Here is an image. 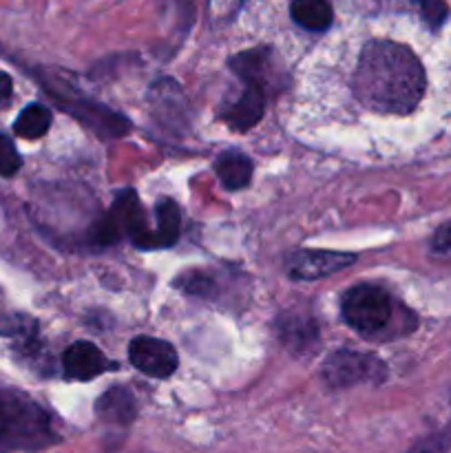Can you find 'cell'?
<instances>
[{
	"label": "cell",
	"mask_w": 451,
	"mask_h": 453,
	"mask_svg": "<svg viewBox=\"0 0 451 453\" xmlns=\"http://www.w3.org/2000/svg\"><path fill=\"white\" fill-rule=\"evenodd\" d=\"M432 248L436 255L451 257V224L442 226V228L438 230L436 237H433V242H432Z\"/></svg>",
	"instance_id": "obj_18"
},
{
	"label": "cell",
	"mask_w": 451,
	"mask_h": 453,
	"mask_svg": "<svg viewBox=\"0 0 451 453\" xmlns=\"http://www.w3.org/2000/svg\"><path fill=\"white\" fill-rule=\"evenodd\" d=\"M354 93L374 113H411L424 93L423 65L405 44L374 40L365 44L358 58Z\"/></svg>",
	"instance_id": "obj_1"
},
{
	"label": "cell",
	"mask_w": 451,
	"mask_h": 453,
	"mask_svg": "<svg viewBox=\"0 0 451 453\" xmlns=\"http://www.w3.org/2000/svg\"><path fill=\"white\" fill-rule=\"evenodd\" d=\"M356 257L348 252L336 250H299L287 259V274L299 281H317V279L330 277V274L340 273L349 268Z\"/></svg>",
	"instance_id": "obj_7"
},
{
	"label": "cell",
	"mask_w": 451,
	"mask_h": 453,
	"mask_svg": "<svg viewBox=\"0 0 451 453\" xmlns=\"http://www.w3.org/2000/svg\"><path fill=\"white\" fill-rule=\"evenodd\" d=\"M96 411L104 423L113 425H128L137 414L135 398L128 389L113 388L106 394H102L96 403Z\"/></svg>",
	"instance_id": "obj_10"
},
{
	"label": "cell",
	"mask_w": 451,
	"mask_h": 453,
	"mask_svg": "<svg viewBox=\"0 0 451 453\" xmlns=\"http://www.w3.org/2000/svg\"><path fill=\"white\" fill-rule=\"evenodd\" d=\"M414 4L418 7L420 16L424 18L432 29H438V27L445 22L447 18V4L445 0H414Z\"/></svg>",
	"instance_id": "obj_17"
},
{
	"label": "cell",
	"mask_w": 451,
	"mask_h": 453,
	"mask_svg": "<svg viewBox=\"0 0 451 453\" xmlns=\"http://www.w3.org/2000/svg\"><path fill=\"white\" fill-rule=\"evenodd\" d=\"M323 376L330 388H352L358 383H378L385 376V365L371 354L336 352L323 365Z\"/></svg>",
	"instance_id": "obj_4"
},
{
	"label": "cell",
	"mask_w": 451,
	"mask_h": 453,
	"mask_svg": "<svg viewBox=\"0 0 451 453\" xmlns=\"http://www.w3.org/2000/svg\"><path fill=\"white\" fill-rule=\"evenodd\" d=\"M215 173L221 184L230 190H239L250 184L252 180V162L243 153L237 150H226L215 159Z\"/></svg>",
	"instance_id": "obj_11"
},
{
	"label": "cell",
	"mask_w": 451,
	"mask_h": 453,
	"mask_svg": "<svg viewBox=\"0 0 451 453\" xmlns=\"http://www.w3.org/2000/svg\"><path fill=\"white\" fill-rule=\"evenodd\" d=\"M22 166L16 144L7 135H0V177H13Z\"/></svg>",
	"instance_id": "obj_16"
},
{
	"label": "cell",
	"mask_w": 451,
	"mask_h": 453,
	"mask_svg": "<svg viewBox=\"0 0 451 453\" xmlns=\"http://www.w3.org/2000/svg\"><path fill=\"white\" fill-rule=\"evenodd\" d=\"M265 111V96L264 88L256 87V84H248L246 91L239 96L237 102L226 109L224 122L228 124L234 131H248V128L255 127L261 118H264Z\"/></svg>",
	"instance_id": "obj_9"
},
{
	"label": "cell",
	"mask_w": 451,
	"mask_h": 453,
	"mask_svg": "<svg viewBox=\"0 0 451 453\" xmlns=\"http://www.w3.org/2000/svg\"><path fill=\"white\" fill-rule=\"evenodd\" d=\"M11 93H13L11 78H9L4 71H0V109H4V106L9 104V100H11Z\"/></svg>",
	"instance_id": "obj_19"
},
{
	"label": "cell",
	"mask_w": 451,
	"mask_h": 453,
	"mask_svg": "<svg viewBox=\"0 0 451 453\" xmlns=\"http://www.w3.org/2000/svg\"><path fill=\"white\" fill-rule=\"evenodd\" d=\"M133 367L153 379H168L177 370V349L171 343L153 336H137L128 348Z\"/></svg>",
	"instance_id": "obj_5"
},
{
	"label": "cell",
	"mask_w": 451,
	"mask_h": 453,
	"mask_svg": "<svg viewBox=\"0 0 451 453\" xmlns=\"http://www.w3.org/2000/svg\"><path fill=\"white\" fill-rule=\"evenodd\" d=\"M115 228L119 237H128L137 248H157L155 243V233L149 228L144 208L133 190H124L115 197L113 211H111Z\"/></svg>",
	"instance_id": "obj_6"
},
{
	"label": "cell",
	"mask_w": 451,
	"mask_h": 453,
	"mask_svg": "<svg viewBox=\"0 0 451 453\" xmlns=\"http://www.w3.org/2000/svg\"><path fill=\"white\" fill-rule=\"evenodd\" d=\"M340 310L349 326L361 334H374L383 330L392 319V299L378 286L361 283L345 292Z\"/></svg>",
	"instance_id": "obj_3"
},
{
	"label": "cell",
	"mask_w": 451,
	"mask_h": 453,
	"mask_svg": "<svg viewBox=\"0 0 451 453\" xmlns=\"http://www.w3.org/2000/svg\"><path fill=\"white\" fill-rule=\"evenodd\" d=\"M292 20L308 31H325L332 25V7L327 0H292Z\"/></svg>",
	"instance_id": "obj_12"
},
{
	"label": "cell",
	"mask_w": 451,
	"mask_h": 453,
	"mask_svg": "<svg viewBox=\"0 0 451 453\" xmlns=\"http://www.w3.org/2000/svg\"><path fill=\"white\" fill-rule=\"evenodd\" d=\"M155 219H157V230H155V242L157 248L172 246L180 239L181 230V217L180 208L171 199H162L155 208Z\"/></svg>",
	"instance_id": "obj_13"
},
{
	"label": "cell",
	"mask_w": 451,
	"mask_h": 453,
	"mask_svg": "<svg viewBox=\"0 0 451 453\" xmlns=\"http://www.w3.org/2000/svg\"><path fill=\"white\" fill-rule=\"evenodd\" d=\"M0 334L16 339L18 348L25 352L35 348V321L25 314H11V317L0 319Z\"/></svg>",
	"instance_id": "obj_15"
},
{
	"label": "cell",
	"mask_w": 451,
	"mask_h": 453,
	"mask_svg": "<svg viewBox=\"0 0 451 453\" xmlns=\"http://www.w3.org/2000/svg\"><path fill=\"white\" fill-rule=\"evenodd\" d=\"M62 367H65V374L69 379L75 380H91L96 376L104 374L109 370V361H106L104 354L96 348L93 343L87 341H78V343L71 345L69 349L62 357Z\"/></svg>",
	"instance_id": "obj_8"
},
{
	"label": "cell",
	"mask_w": 451,
	"mask_h": 453,
	"mask_svg": "<svg viewBox=\"0 0 451 453\" xmlns=\"http://www.w3.org/2000/svg\"><path fill=\"white\" fill-rule=\"evenodd\" d=\"M49 127H51V111L44 104H29L18 115L13 131L25 140H38L49 131Z\"/></svg>",
	"instance_id": "obj_14"
},
{
	"label": "cell",
	"mask_w": 451,
	"mask_h": 453,
	"mask_svg": "<svg viewBox=\"0 0 451 453\" xmlns=\"http://www.w3.org/2000/svg\"><path fill=\"white\" fill-rule=\"evenodd\" d=\"M56 441L51 416L25 392L0 388V445L7 449H42Z\"/></svg>",
	"instance_id": "obj_2"
}]
</instances>
